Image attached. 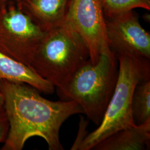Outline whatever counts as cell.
Returning <instances> with one entry per match:
<instances>
[{"label": "cell", "instance_id": "cell-1", "mask_svg": "<svg viewBox=\"0 0 150 150\" xmlns=\"http://www.w3.org/2000/svg\"><path fill=\"white\" fill-rule=\"evenodd\" d=\"M10 129L1 150H21L33 137L45 140L50 150H63L59 140L62 125L71 116L83 113L75 101H51L25 83L0 80Z\"/></svg>", "mask_w": 150, "mask_h": 150}, {"label": "cell", "instance_id": "cell-2", "mask_svg": "<svg viewBox=\"0 0 150 150\" xmlns=\"http://www.w3.org/2000/svg\"><path fill=\"white\" fill-rule=\"evenodd\" d=\"M89 58L86 43L65 21L46 31L34 54L30 67L56 87L58 95L64 91Z\"/></svg>", "mask_w": 150, "mask_h": 150}, {"label": "cell", "instance_id": "cell-3", "mask_svg": "<svg viewBox=\"0 0 150 150\" xmlns=\"http://www.w3.org/2000/svg\"><path fill=\"white\" fill-rule=\"evenodd\" d=\"M118 69V59L112 51L103 52L95 64L88 59L58 96L61 100L77 102L83 113L98 126L115 91Z\"/></svg>", "mask_w": 150, "mask_h": 150}, {"label": "cell", "instance_id": "cell-4", "mask_svg": "<svg viewBox=\"0 0 150 150\" xmlns=\"http://www.w3.org/2000/svg\"><path fill=\"white\" fill-rule=\"evenodd\" d=\"M118 76L112 98L98 127L87 134L79 149L93 150L102 140L122 129L135 126L132 111L134 89L141 81L150 79V59L116 56Z\"/></svg>", "mask_w": 150, "mask_h": 150}, {"label": "cell", "instance_id": "cell-5", "mask_svg": "<svg viewBox=\"0 0 150 150\" xmlns=\"http://www.w3.org/2000/svg\"><path fill=\"white\" fill-rule=\"evenodd\" d=\"M46 31L23 10L21 4L0 7V52L30 67Z\"/></svg>", "mask_w": 150, "mask_h": 150}, {"label": "cell", "instance_id": "cell-6", "mask_svg": "<svg viewBox=\"0 0 150 150\" xmlns=\"http://www.w3.org/2000/svg\"><path fill=\"white\" fill-rule=\"evenodd\" d=\"M66 21L86 43L92 64H96L102 53L111 51L101 0H72Z\"/></svg>", "mask_w": 150, "mask_h": 150}, {"label": "cell", "instance_id": "cell-7", "mask_svg": "<svg viewBox=\"0 0 150 150\" xmlns=\"http://www.w3.org/2000/svg\"><path fill=\"white\" fill-rule=\"evenodd\" d=\"M106 19L110 48L117 55L150 59V35L142 27L133 10Z\"/></svg>", "mask_w": 150, "mask_h": 150}, {"label": "cell", "instance_id": "cell-8", "mask_svg": "<svg viewBox=\"0 0 150 150\" xmlns=\"http://www.w3.org/2000/svg\"><path fill=\"white\" fill-rule=\"evenodd\" d=\"M72 0H22L23 9L46 31L63 24Z\"/></svg>", "mask_w": 150, "mask_h": 150}, {"label": "cell", "instance_id": "cell-9", "mask_svg": "<svg viewBox=\"0 0 150 150\" xmlns=\"http://www.w3.org/2000/svg\"><path fill=\"white\" fill-rule=\"evenodd\" d=\"M150 145V120L141 125L122 129L96 145L95 150H148Z\"/></svg>", "mask_w": 150, "mask_h": 150}, {"label": "cell", "instance_id": "cell-10", "mask_svg": "<svg viewBox=\"0 0 150 150\" xmlns=\"http://www.w3.org/2000/svg\"><path fill=\"white\" fill-rule=\"evenodd\" d=\"M0 80L25 83L38 91L51 94L54 90L50 82L26 64L0 52Z\"/></svg>", "mask_w": 150, "mask_h": 150}, {"label": "cell", "instance_id": "cell-11", "mask_svg": "<svg viewBox=\"0 0 150 150\" xmlns=\"http://www.w3.org/2000/svg\"><path fill=\"white\" fill-rule=\"evenodd\" d=\"M132 116L136 125L150 120V80L141 81L134 89L132 101Z\"/></svg>", "mask_w": 150, "mask_h": 150}, {"label": "cell", "instance_id": "cell-12", "mask_svg": "<svg viewBox=\"0 0 150 150\" xmlns=\"http://www.w3.org/2000/svg\"><path fill=\"white\" fill-rule=\"evenodd\" d=\"M106 17L141 8L150 11V0H101Z\"/></svg>", "mask_w": 150, "mask_h": 150}, {"label": "cell", "instance_id": "cell-13", "mask_svg": "<svg viewBox=\"0 0 150 150\" xmlns=\"http://www.w3.org/2000/svg\"><path fill=\"white\" fill-rule=\"evenodd\" d=\"M9 129V122L5 111L4 112L0 113V144L5 142Z\"/></svg>", "mask_w": 150, "mask_h": 150}, {"label": "cell", "instance_id": "cell-14", "mask_svg": "<svg viewBox=\"0 0 150 150\" xmlns=\"http://www.w3.org/2000/svg\"><path fill=\"white\" fill-rule=\"evenodd\" d=\"M5 111V100L2 92L0 90V113Z\"/></svg>", "mask_w": 150, "mask_h": 150}, {"label": "cell", "instance_id": "cell-15", "mask_svg": "<svg viewBox=\"0 0 150 150\" xmlns=\"http://www.w3.org/2000/svg\"><path fill=\"white\" fill-rule=\"evenodd\" d=\"M21 1L22 0H0V7L11 2H15L20 4Z\"/></svg>", "mask_w": 150, "mask_h": 150}]
</instances>
